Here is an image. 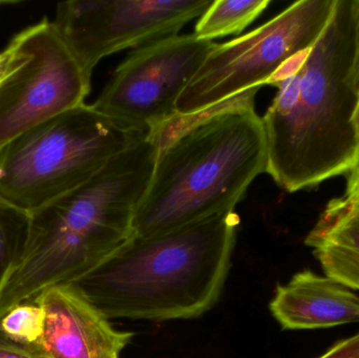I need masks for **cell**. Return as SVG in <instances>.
<instances>
[{"mask_svg":"<svg viewBox=\"0 0 359 358\" xmlns=\"http://www.w3.org/2000/svg\"><path fill=\"white\" fill-rule=\"evenodd\" d=\"M44 321L46 315L40 305H18L0 319V334L16 344L34 348L41 340Z\"/></svg>","mask_w":359,"mask_h":358,"instance_id":"5bb4252c","label":"cell"},{"mask_svg":"<svg viewBox=\"0 0 359 358\" xmlns=\"http://www.w3.org/2000/svg\"><path fill=\"white\" fill-rule=\"evenodd\" d=\"M213 0H71L52 21L63 43L92 77L105 57L178 35Z\"/></svg>","mask_w":359,"mask_h":358,"instance_id":"ba28073f","label":"cell"},{"mask_svg":"<svg viewBox=\"0 0 359 358\" xmlns=\"http://www.w3.org/2000/svg\"><path fill=\"white\" fill-rule=\"evenodd\" d=\"M345 195L350 201L359 206V166L351 174H348Z\"/></svg>","mask_w":359,"mask_h":358,"instance_id":"ffe728a7","label":"cell"},{"mask_svg":"<svg viewBox=\"0 0 359 358\" xmlns=\"http://www.w3.org/2000/svg\"><path fill=\"white\" fill-rule=\"evenodd\" d=\"M318 358H359V333L337 343Z\"/></svg>","mask_w":359,"mask_h":358,"instance_id":"d6986e66","label":"cell"},{"mask_svg":"<svg viewBox=\"0 0 359 358\" xmlns=\"http://www.w3.org/2000/svg\"><path fill=\"white\" fill-rule=\"evenodd\" d=\"M29 214L0 199V279L29 228Z\"/></svg>","mask_w":359,"mask_h":358,"instance_id":"9a60e30c","label":"cell"},{"mask_svg":"<svg viewBox=\"0 0 359 358\" xmlns=\"http://www.w3.org/2000/svg\"><path fill=\"white\" fill-rule=\"evenodd\" d=\"M353 122H354V125H355L356 132H358V138H359V101H358V106H356L355 111H354Z\"/></svg>","mask_w":359,"mask_h":358,"instance_id":"44dd1931","label":"cell"},{"mask_svg":"<svg viewBox=\"0 0 359 358\" xmlns=\"http://www.w3.org/2000/svg\"><path fill=\"white\" fill-rule=\"evenodd\" d=\"M270 0H213L208 10L198 18L194 35L212 40L240 34L252 23L270 4Z\"/></svg>","mask_w":359,"mask_h":358,"instance_id":"4fadbf2b","label":"cell"},{"mask_svg":"<svg viewBox=\"0 0 359 358\" xmlns=\"http://www.w3.org/2000/svg\"><path fill=\"white\" fill-rule=\"evenodd\" d=\"M46 315L34 349L46 358H120L134 334L116 330L74 284L48 288L34 300Z\"/></svg>","mask_w":359,"mask_h":358,"instance_id":"30bf717a","label":"cell"},{"mask_svg":"<svg viewBox=\"0 0 359 358\" xmlns=\"http://www.w3.org/2000/svg\"><path fill=\"white\" fill-rule=\"evenodd\" d=\"M354 55L352 0H337L318 41L270 80L278 92L263 120L267 170L288 193L351 174L359 166L353 116L359 95L350 71Z\"/></svg>","mask_w":359,"mask_h":358,"instance_id":"6da1fadb","label":"cell"},{"mask_svg":"<svg viewBox=\"0 0 359 358\" xmlns=\"http://www.w3.org/2000/svg\"><path fill=\"white\" fill-rule=\"evenodd\" d=\"M305 244L327 277L359 290V206L346 195L331 200Z\"/></svg>","mask_w":359,"mask_h":358,"instance_id":"7c38bea8","label":"cell"},{"mask_svg":"<svg viewBox=\"0 0 359 358\" xmlns=\"http://www.w3.org/2000/svg\"><path fill=\"white\" fill-rule=\"evenodd\" d=\"M215 46L194 34H178L136 48L92 105L128 130L159 134L179 119L180 96Z\"/></svg>","mask_w":359,"mask_h":358,"instance_id":"52a82bcc","label":"cell"},{"mask_svg":"<svg viewBox=\"0 0 359 358\" xmlns=\"http://www.w3.org/2000/svg\"><path fill=\"white\" fill-rule=\"evenodd\" d=\"M0 358H46L31 347L16 344L0 334Z\"/></svg>","mask_w":359,"mask_h":358,"instance_id":"e0dca14e","label":"cell"},{"mask_svg":"<svg viewBox=\"0 0 359 358\" xmlns=\"http://www.w3.org/2000/svg\"><path fill=\"white\" fill-rule=\"evenodd\" d=\"M29 59L0 84V151L35 126L83 104L90 77L57 34L40 21L14 36Z\"/></svg>","mask_w":359,"mask_h":358,"instance_id":"9c48e42d","label":"cell"},{"mask_svg":"<svg viewBox=\"0 0 359 358\" xmlns=\"http://www.w3.org/2000/svg\"><path fill=\"white\" fill-rule=\"evenodd\" d=\"M253 88L162 132L153 176L133 220L149 237L234 212L267 170V140Z\"/></svg>","mask_w":359,"mask_h":358,"instance_id":"3957f363","label":"cell"},{"mask_svg":"<svg viewBox=\"0 0 359 358\" xmlns=\"http://www.w3.org/2000/svg\"><path fill=\"white\" fill-rule=\"evenodd\" d=\"M29 54L13 38L6 50L0 52V84L27 62Z\"/></svg>","mask_w":359,"mask_h":358,"instance_id":"2e32d148","label":"cell"},{"mask_svg":"<svg viewBox=\"0 0 359 358\" xmlns=\"http://www.w3.org/2000/svg\"><path fill=\"white\" fill-rule=\"evenodd\" d=\"M337 0H301L246 35L213 46L177 102L180 121L192 119L270 82L318 41Z\"/></svg>","mask_w":359,"mask_h":358,"instance_id":"8992f818","label":"cell"},{"mask_svg":"<svg viewBox=\"0 0 359 358\" xmlns=\"http://www.w3.org/2000/svg\"><path fill=\"white\" fill-rule=\"evenodd\" d=\"M240 218L219 214L168 233L133 235L73 283L107 319H196L221 296Z\"/></svg>","mask_w":359,"mask_h":358,"instance_id":"277c9868","label":"cell"},{"mask_svg":"<svg viewBox=\"0 0 359 358\" xmlns=\"http://www.w3.org/2000/svg\"><path fill=\"white\" fill-rule=\"evenodd\" d=\"M352 11L354 18V55L350 71V81L352 88L359 95V0H352Z\"/></svg>","mask_w":359,"mask_h":358,"instance_id":"ac0fdd59","label":"cell"},{"mask_svg":"<svg viewBox=\"0 0 359 358\" xmlns=\"http://www.w3.org/2000/svg\"><path fill=\"white\" fill-rule=\"evenodd\" d=\"M270 311L284 330H313L359 323V296L311 270L278 285Z\"/></svg>","mask_w":359,"mask_h":358,"instance_id":"8fae6325","label":"cell"},{"mask_svg":"<svg viewBox=\"0 0 359 358\" xmlns=\"http://www.w3.org/2000/svg\"><path fill=\"white\" fill-rule=\"evenodd\" d=\"M147 134L78 105L11 141L0 151V199L27 214L94 178Z\"/></svg>","mask_w":359,"mask_h":358,"instance_id":"5b68a950","label":"cell"},{"mask_svg":"<svg viewBox=\"0 0 359 358\" xmlns=\"http://www.w3.org/2000/svg\"><path fill=\"white\" fill-rule=\"evenodd\" d=\"M161 141L162 132L143 135L86 184L29 214L0 279V319L48 288L75 283L134 235Z\"/></svg>","mask_w":359,"mask_h":358,"instance_id":"7a4b0ae2","label":"cell"}]
</instances>
